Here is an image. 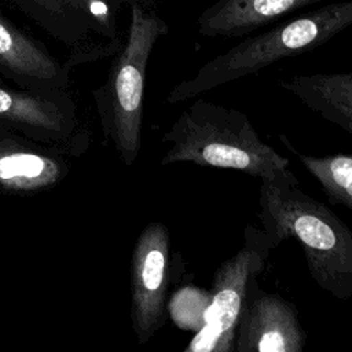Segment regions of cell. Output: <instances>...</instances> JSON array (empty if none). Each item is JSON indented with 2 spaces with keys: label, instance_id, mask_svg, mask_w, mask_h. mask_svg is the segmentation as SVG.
<instances>
[{
  "label": "cell",
  "instance_id": "cell-7",
  "mask_svg": "<svg viewBox=\"0 0 352 352\" xmlns=\"http://www.w3.org/2000/svg\"><path fill=\"white\" fill-rule=\"evenodd\" d=\"M0 124L40 142L77 144L76 107L66 91L0 87Z\"/></svg>",
  "mask_w": 352,
  "mask_h": 352
},
{
  "label": "cell",
  "instance_id": "cell-5",
  "mask_svg": "<svg viewBox=\"0 0 352 352\" xmlns=\"http://www.w3.org/2000/svg\"><path fill=\"white\" fill-rule=\"evenodd\" d=\"M242 248L216 270L204 312V324L184 352H228L235 348L241 312L257 285L275 248L270 236L253 226L243 232Z\"/></svg>",
  "mask_w": 352,
  "mask_h": 352
},
{
  "label": "cell",
  "instance_id": "cell-8",
  "mask_svg": "<svg viewBox=\"0 0 352 352\" xmlns=\"http://www.w3.org/2000/svg\"><path fill=\"white\" fill-rule=\"evenodd\" d=\"M307 334L296 305L256 285L245 304L235 337L238 352H301Z\"/></svg>",
  "mask_w": 352,
  "mask_h": 352
},
{
  "label": "cell",
  "instance_id": "cell-11",
  "mask_svg": "<svg viewBox=\"0 0 352 352\" xmlns=\"http://www.w3.org/2000/svg\"><path fill=\"white\" fill-rule=\"evenodd\" d=\"M0 69L28 89L66 91L67 88V70L3 18H0Z\"/></svg>",
  "mask_w": 352,
  "mask_h": 352
},
{
  "label": "cell",
  "instance_id": "cell-9",
  "mask_svg": "<svg viewBox=\"0 0 352 352\" xmlns=\"http://www.w3.org/2000/svg\"><path fill=\"white\" fill-rule=\"evenodd\" d=\"M65 148L0 124V190L30 194L55 187L69 172Z\"/></svg>",
  "mask_w": 352,
  "mask_h": 352
},
{
  "label": "cell",
  "instance_id": "cell-13",
  "mask_svg": "<svg viewBox=\"0 0 352 352\" xmlns=\"http://www.w3.org/2000/svg\"><path fill=\"white\" fill-rule=\"evenodd\" d=\"M285 146L293 151L304 168L320 184L331 205H344L352 212V151L329 155H311L296 150L286 136L280 135Z\"/></svg>",
  "mask_w": 352,
  "mask_h": 352
},
{
  "label": "cell",
  "instance_id": "cell-12",
  "mask_svg": "<svg viewBox=\"0 0 352 352\" xmlns=\"http://www.w3.org/2000/svg\"><path fill=\"white\" fill-rule=\"evenodd\" d=\"M280 87L315 113L323 107L352 110V72L293 76Z\"/></svg>",
  "mask_w": 352,
  "mask_h": 352
},
{
  "label": "cell",
  "instance_id": "cell-1",
  "mask_svg": "<svg viewBox=\"0 0 352 352\" xmlns=\"http://www.w3.org/2000/svg\"><path fill=\"white\" fill-rule=\"evenodd\" d=\"M260 180L258 220L272 245L297 239L316 285L338 300L351 298V228L329 206L304 192L289 168Z\"/></svg>",
  "mask_w": 352,
  "mask_h": 352
},
{
  "label": "cell",
  "instance_id": "cell-15",
  "mask_svg": "<svg viewBox=\"0 0 352 352\" xmlns=\"http://www.w3.org/2000/svg\"><path fill=\"white\" fill-rule=\"evenodd\" d=\"M327 121L341 126L345 132L352 135V110L338 107H323L316 111Z\"/></svg>",
  "mask_w": 352,
  "mask_h": 352
},
{
  "label": "cell",
  "instance_id": "cell-14",
  "mask_svg": "<svg viewBox=\"0 0 352 352\" xmlns=\"http://www.w3.org/2000/svg\"><path fill=\"white\" fill-rule=\"evenodd\" d=\"M40 6L52 10L60 11L62 8L72 6L74 8H81L95 16L98 23L104 29L107 34H114V28L110 22V11L107 7L109 0H36Z\"/></svg>",
  "mask_w": 352,
  "mask_h": 352
},
{
  "label": "cell",
  "instance_id": "cell-3",
  "mask_svg": "<svg viewBox=\"0 0 352 352\" xmlns=\"http://www.w3.org/2000/svg\"><path fill=\"white\" fill-rule=\"evenodd\" d=\"M352 26V0L324 4L249 36L204 63L194 76L176 84L166 96L177 104L210 89L254 74L285 58L312 51Z\"/></svg>",
  "mask_w": 352,
  "mask_h": 352
},
{
  "label": "cell",
  "instance_id": "cell-4",
  "mask_svg": "<svg viewBox=\"0 0 352 352\" xmlns=\"http://www.w3.org/2000/svg\"><path fill=\"white\" fill-rule=\"evenodd\" d=\"M166 22L131 6V23L124 47L116 58L107 81L94 92L106 140L111 142L121 161L131 166L142 148V122L146 72L150 54L160 37L168 34Z\"/></svg>",
  "mask_w": 352,
  "mask_h": 352
},
{
  "label": "cell",
  "instance_id": "cell-10",
  "mask_svg": "<svg viewBox=\"0 0 352 352\" xmlns=\"http://www.w3.org/2000/svg\"><path fill=\"white\" fill-rule=\"evenodd\" d=\"M324 0H217L197 19L205 37H243L289 14Z\"/></svg>",
  "mask_w": 352,
  "mask_h": 352
},
{
  "label": "cell",
  "instance_id": "cell-6",
  "mask_svg": "<svg viewBox=\"0 0 352 352\" xmlns=\"http://www.w3.org/2000/svg\"><path fill=\"white\" fill-rule=\"evenodd\" d=\"M172 275V241L160 221L139 234L131 257V322L140 345L164 326Z\"/></svg>",
  "mask_w": 352,
  "mask_h": 352
},
{
  "label": "cell",
  "instance_id": "cell-2",
  "mask_svg": "<svg viewBox=\"0 0 352 352\" xmlns=\"http://www.w3.org/2000/svg\"><path fill=\"white\" fill-rule=\"evenodd\" d=\"M170 148L160 165L192 162L270 177L289 168V160L263 142L249 117L238 109L197 99L164 132Z\"/></svg>",
  "mask_w": 352,
  "mask_h": 352
}]
</instances>
